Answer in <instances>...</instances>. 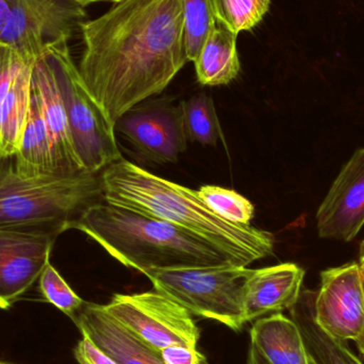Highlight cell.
<instances>
[{"label":"cell","mask_w":364,"mask_h":364,"mask_svg":"<svg viewBox=\"0 0 364 364\" xmlns=\"http://www.w3.org/2000/svg\"><path fill=\"white\" fill-rule=\"evenodd\" d=\"M80 29L81 79L113 126L188 62L181 0H123Z\"/></svg>","instance_id":"6da1fadb"},{"label":"cell","mask_w":364,"mask_h":364,"mask_svg":"<svg viewBox=\"0 0 364 364\" xmlns=\"http://www.w3.org/2000/svg\"><path fill=\"white\" fill-rule=\"evenodd\" d=\"M102 179L106 203L196 233L235 257L242 267L273 254L275 237L269 231L223 220L196 191L156 176L123 158L107 166Z\"/></svg>","instance_id":"7a4b0ae2"},{"label":"cell","mask_w":364,"mask_h":364,"mask_svg":"<svg viewBox=\"0 0 364 364\" xmlns=\"http://www.w3.org/2000/svg\"><path fill=\"white\" fill-rule=\"evenodd\" d=\"M110 256L129 269H200L242 267L215 244L186 229L102 201L73 223Z\"/></svg>","instance_id":"3957f363"},{"label":"cell","mask_w":364,"mask_h":364,"mask_svg":"<svg viewBox=\"0 0 364 364\" xmlns=\"http://www.w3.org/2000/svg\"><path fill=\"white\" fill-rule=\"evenodd\" d=\"M102 173L25 176L13 157H0V230H70L85 210L105 201Z\"/></svg>","instance_id":"277c9868"},{"label":"cell","mask_w":364,"mask_h":364,"mask_svg":"<svg viewBox=\"0 0 364 364\" xmlns=\"http://www.w3.org/2000/svg\"><path fill=\"white\" fill-rule=\"evenodd\" d=\"M68 42L48 47L44 58L55 76L81 166L87 172H102L123 157L117 147L114 126L87 92Z\"/></svg>","instance_id":"5b68a950"},{"label":"cell","mask_w":364,"mask_h":364,"mask_svg":"<svg viewBox=\"0 0 364 364\" xmlns=\"http://www.w3.org/2000/svg\"><path fill=\"white\" fill-rule=\"evenodd\" d=\"M254 269L246 267L149 269L144 275L158 292L186 308L191 314L218 321L232 331L246 324L244 299Z\"/></svg>","instance_id":"8992f818"},{"label":"cell","mask_w":364,"mask_h":364,"mask_svg":"<svg viewBox=\"0 0 364 364\" xmlns=\"http://www.w3.org/2000/svg\"><path fill=\"white\" fill-rule=\"evenodd\" d=\"M85 17V8L72 0H8L0 42L34 64L48 47L70 40Z\"/></svg>","instance_id":"52a82bcc"},{"label":"cell","mask_w":364,"mask_h":364,"mask_svg":"<svg viewBox=\"0 0 364 364\" xmlns=\"http://www.w3.org/2000/svg\"><path fill=\"white\" fill-rule=\"evenodd\" d=\"M104 308L158 352L176 344L196 348L200 338V331L190 312L156 290L115 294Z\"/></svg>","instance_id":"ba28073f"},{"label":"cell","mask_w":364,"mask_h":364,"mask_svg":"<svg viewBox=\"0 0 364 364\" xmlns=\"http://www.w3.org/2000/svg\"><path fill=\"white\" fill-rule=\"evenodd\" d=\"M140 155L156 164H174L188 146L182 102L146 100L125 113L114 125Z\"/></svg>","instance_id":"9c48e42d"},{"label":"cell","mask_w":364,"mask_h":364,"mask_svg":"<svg viewBox=\"0 0 364 364\" xmlns=\"http://www.w3.org/2000/svg\"><path fill=\"white\" fill-rule=\"evenodd\" d=\"M314 318L336 339L359 342L364 335V289L359 263H350L321 273L314 295Z\"/></svg>","instance_id":"30bf717a"},{"label":"cell","mask_w":364,"mask_h":364,"mask_svg":"<svg viewBox=\"0 0 364 364\" xmlns=\"http://www.w3.org/2000/svg\"><path fill=\"white\" fill-rule=\"evenodd\" d=\"M57 233L0 230V309H9L50 262Z\"/></svg>","instance_id":"8fae6325"},{"label":"cell","mask_w":364,"mask_h":364,"mask_svg":"<svg viewBox=\"0 0 364 364\" xmlns=\"http://www.w3.org/2000/svg\"><path fill=\"white\" fill-rule=\"evenodd\" d=\"M364 225V147L355 151L316 213L320 237L350 242Z\"/></svg>","instance_id":"7c38bea8"},{"label":"cell","mask_w":364,"mask_h":364,"mask_svg":"<svg viewBox=\"0 0 364 364\" xmlns=\"http://www.w3.org/2000/svg\"><path fill=\"white\" fill-rule=\"evenodd\" d=\"M72 321L82 337L91 340L117 364H164L161 352L115 320L104 305L85 301Z\"/></svg>","instance_id":"4fadbf2b"},{"label":"cell","mask_w":364,"mask_h":364,"mask_svg":"<svg viewBox=\"0 0 364 364\" xmlns=\"http://www.w3.org/2000/svg\"><path fill=\"white\" fill-rule=\"evenodd\" d=\"M304 277L305 271L294 263L254 269L246 284L245 322L292 309L301 296Z\"/></svg>","instance_id":"5bb4252c"},{"label":"cell","mask_w":364,"mask_h":364,"mask_svg":"<svg viewBox=\"0 0 364 364\" xmlns=\"http://www.w3.org/2000/svg\"><path fill=\"white\" fill-rule=\"evenodd\" d=\"M32 85L40 96L58 173L72 175L87 172L81 166L75 151L65 108L53 70L44 55L34 63Z\"/></svg>","instance_id":"9a60e30c"},{"label":"cell","mask_w":364,"mask_h":364,"mask_svg":"<svg viewBox=\"0 0 364 364\" xmlns=\"http://www.w3.org/2000/svg\"><path fill=\"white\" fill-rule=\"evenodd\" d=\"M250 339L269 364H314L296 323L284 314L259 318L252 325Z\"/></svg>","instance_id":"2e32d148"},{"label":"cell","mask_w":364,"mask_h":364,"mask_svg":"<svg viewBox=\"0 0 364 364\" xmlns=\"http://www.w3.org/2000/svg\"><path fill=\"white\" fill-rule=\"evenodd\" d=\"M314 291L301 293L296 305L290 309L291 318L303 336L306 348L314 364H364L348 346L321 328L314 318Z\"/></svg>","instance_id":"e0dca14e"},{"label":"cell","mask_w":364,"mask_h":364,"mask_svg":"<svg viewBox=\"0 0 364 364\" xmlns=\"http://www.w3.org/2000/svg\"><path fill=\"white\" fill-rule=\"evenodd\" d=\"M16 170L25 176L60 174L55 168L50 138L45 123L40 96L31 81L29 114L21 146L13 157ZM68 175V174H66Z\"/></svg>","instance_id":"ac0fdd59"},{"label":"cell","mask_w":364,"mask_h":364,"mask_svg":"<svg viewBox=\"0 0 364 364\" xmlns=\"http://www.w3.org/2000/svg\"><path fill=\"white\" fill-rule=\"evenodd\" d=\"M237 34L218 23L195 60L197 81L216 87L235 80L241 70L237 51Z\"/></svg>","instance_id":"d6986e66"},{"label":"cell","mask_w":364,"mask_h":364,"mask_svg":"<svg viewBox=\"0 0 364 364\" xmlns=\"http://www.w3.org/2000/svg\"><path fill=\"white\" fill-rule=\"evenodd\" d=\"M33 66L18 75L0 105V157H14L21 146L29 114Z\"/></svg>","instance_id":"ffe728a7"},{"label":"cell","mask_w":364,"mask_h":364,"mask_svg":"<svg viewBox=\"0 0 364 364\" xmlns=\"http://www.w3.org/2000/svg\"><path fill=\"white\" fill-rule=\"evenodd\" d=\"M182 111L188 140L215 146L222 139V130L212 98L205 93L197 94L182 102Z\"/></svg>","instance_id":"44dd1931"},{"label":"cell","mask_w":364,"mask_h":364,"mask_svg":"<svg viewBox=\"0 0 364 364\" xmlns=\"http://www.w3.org/2000/svg\"><path fill=\"white\" fill-rule=\"evenodd\" d=\"M181 4L186 59L195 62L218 21L211 0H181Z\"/></svg>","instance_id":"7402d4cb"},{"label":"cell","mask_w":364,"mask_h":364,"mask_svg":"<svg viewBox=\"0 0 364 364\" xmlns=\"http://www.w3.org/2000/svg\"><path fill=\"white\" fill-rule=\"evenodd\" d=\"M218 23L235 34L256 27L269 10L271 0H211Z\"/></svg>","instance_id":"603a6c76"},{"label":"cell","mask_w":364,"mask_h":364,"mask_svg":"<svg viewBox=\"0 0 364 364\" xmlns=\"http://www.w3.org/2000/svg\"><path fill=\"white\" fill-rule=\"evenodd\" d=\"M196 192L214 213L227 222L250 225L254 218V205L235 191L216 186H203Z\"/></svg>","instance_id":"cb8c5ba5"},{"label":"cell","mask_w":364,"mask_h":364,"mask_svg":"<svg viewBox=\"0 0 364 364\" xmlns=\"http://www.w3.org/2000/svg\"><path fill=\"white\" fill-rule=\"evenodd\" d=\"M38 288L48 303L61 310L72 320L85 304V301L72 290L50 262L40 276Z\"/></svg>","instance_id":"d4e9b609"},{"label":"cell","mask_w":364,"mask_h":364,"mask_svg":"<svg viewBox=\"0 0 364 364\" xmlns=\"http://www.w3.org/2000/svg\"><path fill=\"white\" fill-rule=\"evenodd\" d=\"M30 65L34 64L28 62L14 47L0 42V105L18 75Z\"/></svg>","instance_id":"484cf974"},{"label":"cell","mask_w":364,"mask_h":364,"mask_svg":"<svg viewBox=\"0 0 364 364\" xmlns=\"http://www.w3.org/2000/svg\"><path fill=\"white\" fill-rule=\"evenodd\" d=\"M161 357L164 364H208L207 358L196 348L181 344L164 348Z\"/></svg>","instance_id":"4316f807"},{"label":"cell","mask_w":364,"mask_h":364,"mask_svg":"<svg viewBox=\"0 0 364 364\" xmlns=\"http://www.w3.org/2000/svg\"><path fill=\"white\" fill-rule=\"evenodd\" d=\"M74 356L79 364H117L85 337L74 348Z\"/></svg>","instance_id":"83f0119b"},{"label":"cell","mask_w":364,"mask_h":364,"mask_svg":"<svg viewBox=\"0 0 364 364\" xmlns=\"http://www.w3.org/2000/svg\"><path fill=\"white\" fill-rule=\"evenodd\" d=\"M247 364H269L265 360L264 357L260 354L256 346L250 344V353H248Z\"/></svg>","instance_id":"f1b7e54d"},{"label":"cell","mask_w":364,"mask_h":364,"mask_svg":"<svg viewBox=\"0 0 364 364\" xmlns=\"http://www.w3.org/2000/svg\"><path fill=\"white\" fill-rule=\"evenodd\" d=\"M6 14H8V0H0V38L6 25Z\"/></svg>","instance_id":"f546056e"},{"label":"cell","mask_w":364,"mask_h":364,"mask_svg":"<svg viewBox=\"0 0 364 364\" xmlns=\"http://www.w3.org/2000/svg\"><path fill=\"white\" fill-rule=\"evenodd\" d=\"M72 1L76 2L79 6H90V4H95V2L109 1V0H72Z\"/></svg>","instance_id":"4dcf8cb0"},{"label":"cell","mask_w":364,"mask_h":364,"mask_svg":"<svg viewBox=\"0 0 364 364\" xmlns=\"http://www.w3.org/2000/svg\"><path fill=\"white\" fill-rule=\"evenodd\" d=\"M359 259H360V267H364V241L360 244V252H359Z\"/></svg>","instance_id":"1f68e13d"},{"label":"cell","mask_w":364,"mask_h":364,"mask_svg":"<svg viewBox=\"0 0 364 364\" xmlns=\"http://www.w3.org/2000/svg\"><path fill=\"white\" fill-rule=\"evenodd\" d=\"M356 344L359 352H360L361 356H363L364 358V341L356 342Z\"/></svg>","instance_id":"d6a6232c"},{"label":"cell","mask_w":364,"mask_h":364,"mask_svg":"<svg viewBox=\"0 0 364 364\" xmlns=\"http://www.w3.org/2000/svg\"><path fill=\"white\" fill-rule=\"evenodd\" d=\"M361 274H363V289H364V267H361ZM361 341H364V335H363V340H361ZM360 342V341H359Z\"/></svg>","instance_id":"836d02e7"},{"label":"cell","mask_w":364,"mask_h":364,"mask_svg":"<svg viewBox=\"0 0 364 364\" xmlns=\"http://www.w3.org/2000/svg\"><path fill=\"white\" fill-rule=\"evenodd\" d=\"M109 1L114 2V4H117V2L123 1V0H109Z\"/></svg>","instance_id":"e575fe53"},{"label":"cell","mask_w":364,"mask_h":364,"mask_svg":"<svg viewBox=\"0 0 364 364\" xmlns=\"http://www.w3.org/2000/svg\"><path fill=\"white\" fill-rule=\"evenodd\" d=\"M0 364H13L10 363H4V361H0Z\"/></svg>","instance_id":"d590c367"}]
</instances>
